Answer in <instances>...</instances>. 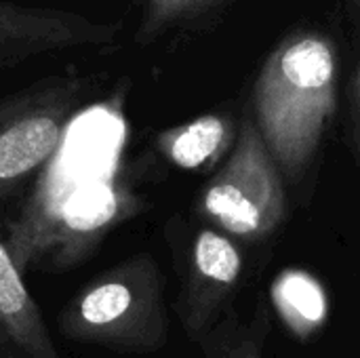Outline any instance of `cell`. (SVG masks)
Here are the masks:
<instances>
[{"mask_svg":"<svg viewBox=\"0 0 360 358\" xmlns=\"http://www.w3.org/2000/svg\"><path fill=\"white\" fill-rule=\"evenodd\" d=\"M338 99V51L319 30L283 38L266 57L253 87V122L283 177L310 169Z\"/></svg>","mask_w":360,"mask_h":358,"instance_id":"6da1fadb","label":"cell"},{"mask_svg":"<svg viewBox=\"0 0 360 358\" xmlns=\"http://www.w3.org/2000/svg\"><path fill=\"white\" fill-rule=\"evenodd\" d=\"M200 211L221 232L259 241L285 219V177L251 116L243 118L236 141L205 186Z\"/></svg>","mask_w":360,"mask_h":358,"instance_id":"7a4b0ae2","label":"cell"},{"mask_svg":"<svg viewBox=\"0 0 360 358\" xmlns=\"http://www.w3.org/2000/svg\"><path fill=\"white\" fill-rule=\"evenodd\" d=\"M116 34V25L95 23L76 13L30 8L0 0V61H21L72 46L108 44Z\"/></svg>","mask_w":360,"mask_h":358,"instance_id":"3957f363","label":"cell"},{"mask_svg":"<svg viewBox=\"0 0 360 358\" xmlns=\"http://www.w3.org/2000/svg\"><path fill=\"white\" fill-rule=\"evenodd\" d=\"M245 260L230 234L202 228L192 245L186 323L198 333L232 300L243 276Z\"/></svg>","mask_w":360,"mask_h":358,"instance_id":"277c9868","label":"cell"},{"mask_svg":"<svg viewBox=\"0 0 360 358\" xmlns=\"http://www.w3.org/2000/svg\"><path fill=\"white\" fill-rule=\"evenodd\" d=\"M61 139V122L49 110L17 116L0 129V179L21 177L44 162Z\"/></svg>","mask_w":360,"mask_h":358,"instance_id":"5b68a950","label":"cell"},{"mask_svg":"<svg viewBox=\"0 0 360 358\" xmlns=\"http://www.w3.org/2000/svg\"><path fill=\"white\" fill-rule=\"evenodd\" d=\"M236 129L230 116L205 114L160 135L165 156L179 169L202 171L230 154L236 141Z\"/></svg>","mask_w":360,"mask_h":358,"instance_id":"8992f818","label":"cell"},{"mask_svg":"<svg viewBox=\"0 0 360 358\" xmlns=\"http://www.w3.org/2000/svg\"><path fill=\"white\" fill-rule=\"evenodd\" d=\"M272 302L285 327L300 340L312 338L329 319V295L323 283L300 268L283 270L272 283Z\"/></svg>","mask_w":360,"mask_h":358,"instance_id":"52a82bcc","label":"cell"},{"mask_svg":"<svg viewBox=\"0 0 360 358\" xmlns=\"http://www.w3.org/2000/svg\"><path fill=\"white\" fill-rule=\"evenodd\" d=\"M0 323L30 350L40 358H53V350L42 335L34 302L27 295L25 285L11 255L0 243Z\"/></svg>","mask_w":360,"mask_h":358,"instance_id":"ba28073f","label":"cell"},{"mask_svg":"<svg viewBox=\"0 0 360 358\" xmlns=\"http://www.w3.org/2000/svg\"><path fill=\"white\" fill-rule=\"evenodd\" d=\"M221 0H148L139 23L137 40L148 42L173 25L192 21L200 13L213 8Z\"/></svg>","mask_w":360,"mask_h":358,"instance_id":"9c48e42d","label":"cell"},{"mask_svg":"<svg viewBox=\"0 0 360 358\" xmlns=\"http://www.w3.org/2000/svg\"><path fill=\"white\" fill-rule=\"evenodd\" d=\"M348 11L352 17V25L356 34V49H359L356 72H354L352 87H350V129H352L354 154L360 165V0H348Z\"/></svg>","mask_w":360,"mask_h":358,"instance_id":"30bf717a","label":"cell"},{"mask_svg":"<svg viewBox=\"0 0 360 358\" xmlns=\"http://www.w3.org/2000/svg\"><path fill=\"white\" fill-rule=\"evenodd\" d=\"M211 358H264L262 357V344L259 340L251 335H240L230 340L228 344H219L217 352Z\"/></svg>","mask_w":360,"mask_h":358,"instance_id":"8fae6325","label":"cell"}]
</instances>
